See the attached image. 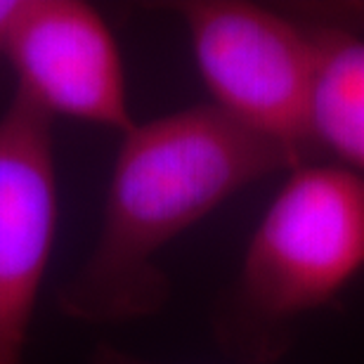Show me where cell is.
I'll list each match as a JSON object with an SVG mask.
<instances>
[{
    "mask_svg": "<svg viewBox=\"0 0 364 364\" xmlns=\"http://www.w3.org/2000/svg\"><path fill=\"white\" fill-rule=\"evenodd\" d=\"M218 109L282 144L298 166L319 161L310 107L326 31L360 7H267L244 0L173 3Z\"/></svg>",
    "mask_w": 364,
    "mask_h": 364,
    "instance_id": "obj_3",
    "label": "cell"
},
{
    "mask_svg": "<svg viewBox=\"0 0 364 364\" xmlns=\"http://www.w3.org/2000/svg\"><path fill=\"white\" fill-rule=\"evenodd\" d=\"M3 60L21 100L53 116L126 133L135 126L119 46L102 14L81 0H21Z\"/></svg>",
    "mask_w": 364,
    "mask_h": 364,
    "instance_id": "obj_4",
    "label": "cell"
},
{
    "mask_svg": "<svg viewBox=\"0 0 364 364\" xmlns=\"http://www.w3.org/2000/svg\"><path fill=\"white\" fill-rule=\"evenodd\" d=\"M90 364H151L147 360L137 358V355H130L126 350L109 343H100L92 348L90 353Z\"/></svg>",
    "mask_w": 364,
    "mask_h": 364,
    "instance_id": "obj_7",
    "label": "cell"
},
{
    "mask_svg": "<svg viewBox=\"0 0 364 364\" xmlns=\"http://www.w3.org/2000/svg\"><path fill=\"white\" fill-rule=\"evenodd\" d=\"M358 26V19L348 17L326 31L310 107L319 154L338 156L350 171H364V41Z\"/></svg>",
    "mask_w": 364,
    "mask_h": 364,
    "instance_id": "obj_6",
    "label": "cell"
},
{
    "mask_svg": "<svg viewBox=\"0 0 364 364\" xmlns=\"http://www.w3.org/2000/svg\"><path fill=\"white\" fill-rule=\"evenodd\" d=\"M21 0H0V60H3V43H5V33L7 26H10L12 17L17 14Z\"/></svg>",
    "mask_w": 364,
    "mask_h": 364,
    "instance_id": "obj_8",
    "label": "cell"
},
{
    "mask_svg": "<svg viewBox=\"0 0 364 364\" xmlns=\"http://www.w3.org/2000/svg\"><path fill=\"white\" fill-rule=\"evenodd\" d=\"M57 218L53 119L12 95L0 114V364H28Z\"/></svg>",
    "mask_w": 364,
    "mask_h": 364,
    "instance_id": "obj_5",
    "label": "cell"
},
{
    "mask_svg": "<svg viewBox=\"0 0 364 364\" xmlns=\"http://www.w3.org/2000/svg\"><path fill=\"white\" fill-rule=\"evenodd\" d=\"M294 168L282 144L210 102L135 121L121 135L97 239L57 289L60 312L95 326L159 315L173 294L159 265L166 246L244 187Z\"/></svg>",
    "mask_w": 364,
    "mask_h": 364,
    "instance_id": "obj_1",
    "label": "cell"
},
{
    "mask_svg": "<svg viewBox=\"0 0 364 364\" xmlns=\"http://www.w3.org/2000/svg\"><path fill=\"white\" fill-rule=\"evenodd\" d=\"M364 267V178L336 164L289 171L242 265L210 305V336L239 364H274L298 319L329 305Z\"/></svg>",
    "mask_w": 364,
    "mask_h": 364,
    "instance_id": "obj_2",
    "label": "cell"
}]
</instances>
